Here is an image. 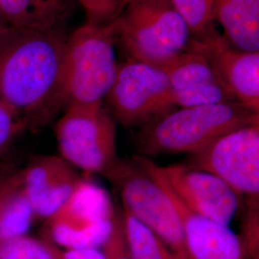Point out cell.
Returning a JSON list of instances; mask_svg holds the SVG:
<instances>
[{
  "label": "cell",
  "instance_id": "9",
  "mask_svg": "<svg viewBox=\"0 0 259 259\" xmlns=\"http://www.w3.org/2000/svg\"><path fill=\"white\" fill-rule=\"evenodd\" d=\"M105 99L112 117L123 125L160 116L176 107L165 71L132 59L118 64Z\"/></svg>",
  "mask_w": 259,
  "mask_h": 259
},
{
  "label": "cell",
  "instance_id": "12",
  "mask_svg": "<svg viewBox=\"0 0 259 259\" xmlns=\"http://www.w3.org/2000/svg\"><path fill=\"white\" fill-rule=\"evenodd\" d=\"M168 185L191 210L229 226L237 212L240 199L221 179L188 166H159Z\"/></svg>",
  "mask_w": 259,
  "mask_h": 259
},
{
  "label": "cell",
  "instance_id": "25",
  "mask_svg": "<svg viewBox=\"0 0 259 259\" xmlns=\"http://www.w3.org/2000/svg\"><path fill=\"white\" fill-rule=\"evenodd\" d=\"M9 30V27H7L2 21H0V42L3 39V37H5V35L7 34Z\"/></svg>",
  "mask_w": 259,
  "mask_h": 259
},
{
  "label": "cell",
  "instance_id": "26",
  "mask_svg": "<svg viewBox=\"0 0 259 259\" xmlns=\"http://www.w3.org/2000/svg\"><path fill=\"white\" fill-rule=\"evenodd\" d=\"M10 172H11V171H9V169H5V168L0 167V183L4 180L5 177L9 174Z\"/></svg>",
  "mask_w": 259,
  "mask_h": 259
},
{
  "label": "cell",
  "instance_id": "20",
  "mask_svg": "<svg viewBox=\"0 0 259 259\" xmlns=\"http://www.w3.org/2000/svg\"><path fill=\"white\" fill-rule=\"evenodd\" d=\"M190 30L191 37L199 36L216 25L213 0H170Z\"/></svg>",
  "mask_w": 259,
  "mask_h": 259
},
{
  "label": "cell",
  "instance_id": "15",
  "mask_svg": "<svg viewBox=\"0 0 259 259\" xmlns=\"http://www.w3.org/2000/svg\"><path fill=\"white\" fill-rule=\"evenodd\" d=\"M213 11L232 47L259 52V0H213Z\"/></svg>",
  "mask_w": 259,
  "mask_h": 259
},
{
  "label": "cell",
  "instance_id": "2",
  "mask_svg": "<svg viewBox=\"0 0 259 259\" xmlns=\"http://www.w3.org/2000/svg\"><path fill=\"white\" fill-rule=\"evenodd\" d=\"M255 123L259 111L236 101L180 108L160 115L143 131L139 149L148 155H190L227 133Z\"/></svg>",
  "mask_w": 259,
  "mask_h": 259
},
{
  "label": "cell",
  "instance_id": "5",
  "mask_svg": "<svg viewBox=\"0 0 259 259\" xmlns=\"http://www.w3.org/2000/svg\"><path fill=\"white\" fill-rule=\"evenodd\" d=\"M55 136L61 157L88 174L106 177L119 159L116 122L102 104L67 105Z\"/></svg>",
  "mask_w": 259,
  "mask_h": 259
},
{
  "label": "cell",
  "instance_id": "21",
  "mask_svg": "<svg viewBox=\"0 0 259 259\" xmlns=\"http://www.w3.org/2000/svg\"><path fill=\"white\" fill-rule=\"evenodd\" d=\"M102 251L104 259H133L126 242L121 209L115 211L111 234L103 245Z\"/></svg>",
  "mask_w": 259,
  "mask_h": 259
},
{
  "label": "cell",
  "instance_id": "13",
  "mask_svg": "<svg viewBox=\"0 0 259 259\" xmlns=\"http://www.w3.org/2000/svg\"><path fill=\"white\" fill-rule=\"evenodd\" d=\"M161 68L166 73L176 107L235 101L230 90L202 55L185 50Z\"/></svg>",
  "mask_w": 259,
  "mask_h": 259
},
{
  "label": "cell",
  "instance_id": "1",
  "mask_svg": "<svg viewBox=\"0 0 259 259\" xmlns=\"http://www.w3.org/2000/svg\"><path fill=\"white\" fill-rule=\"evenodd\" d=\"M66 38L60 30L9 28L0 42V101L19 115L65 105Z\"/></svg>",
  "mask_w": 259,
  "mask_h": 259
},
{
  "label": "cell",
  "instance_id": "24",
  "mask_svg": "<svg viewBox=\"0 0 259 259\" xmlns=\"http://www.w3.org/2000/svg\"><path fill=\"white\" fill-rule=\"evenodd\" d=\"M60 259H104L100 249H66L61 250Z\"/></svg>",
  "mask_w": 259,
  "mask_h": 259
},
{
  "label": "cell",
  "instance_id": "8",
  "mask_svg": "<svg viewBox=\"0 0 259 259\" xmlns=\"http://www.w3.org/2000/svg\"><path fill=\"white\" fill-rule=\"evenodd\" d=\"M185 164L218 177L240 201H259V123L223 135Z\"/></svg>",
  "mask_w": 259,
  "mask_h": 259
},
{
  "label": "cell",
  "instance_id": "22",
  "mask_svg": "<svg viewBox=\"0 0 259 259\" xmlns=\"http://www.w3.org/2000/svg\"><path fill=\"white\" fill-rule=\"evenodd\" d=\"M22 128L23 122L19 113L0 101V156L8 149Z\"/></svg>",
  "mask_w": 259,
  "mask_h": 259
},
{
  "label": "cell",
  "instance_id": "27",
  "mask_svg": "<svg viewBox=\"0 0 259 259\" xmlns=\"http://www.w3.org/2000/svg\"><path fill=\"white\" fill-rule=\"evenodd\" d=\"M130 0H123V4H122V7H123V9H124V7H125V5L129 2ZM122 9V10H123Z\"/></svg>",
  "mask_w": 259,
  "mask_h": 259
},
{
  "label": "cell",
  "instance_id": "19",
  "mask_svg": "<svg viewBox=\"0 0 259 259\" xmlns=\"http://www.w3.org/2000/svg\"><path fill=\"white\" fill-rule=\"evenodd\" d=\"M61 249L52 242L27 234L0 242V259H60Z\"/></svg>",
  "mask_w": 259,
  "mask_h": 259
},
{
  "label": "cell",
  "instance_id": "17",
  "mask_svg": "<svg viewBox=\"0 0 259 259\" xmlns=\"http://www.w3.org/2000/svg\"><path fill=\"white\" fill-rule=\"evenodd\" d=\"M35 218L21 171L10 172L0 183V242L27 234Z\"/></svg>",
  "mask_w": 259,
  "mask_h": 259
},
{
  "label": "cell",
  "instance_id": "6",
  "mask_svg": "<svg viewBox=\"0 0 259 259\" xmlns=\"http://www.w3.org/2000/svg\"><path fill=\"white\" fill-rule=\"evenodd\" d=\"M116 185L123 206L145 225L179 259H189L176 208L163 187L135 157L118 159L105 177Z\"/></svg>",
  "mask_w": 259,
  "mask_h": 259
},
{
  "label": "cell",
  "instance_id": "16",
  "mask_svg": "<svg viewBox=\"0 0 259 259\" xmlns=\"http://www.w3.org/2000/svg\"><path fill=\"white\" fill-rule=\"evenodd\" d=\"M69 0H0V19L12 29L60 30Z\"/></svg>",
  "mask_w": 259,
  "mask_h": 259
},
{
  "label": "cell",
  "instance_id": "7",
  "mask_svg": "<svg viewBox=\"0 0 259 259\" xmlns=\"http://www.w3.org/2000/svg\"><path fill=\"white\" fill-rule=\"evenodd\" d=\"M115 211L103 187L81 179L68 200L47 219L50 242L65 249H101Z\"/></svg>",
  "mask_w": 259,
  "mask_h": 259
},
{
  "label": "cell",
  "instance_id": "11",
  "mask_svg": "<svg viewBox=\"0 0 259 259\" xmlns=\"http://www.w3.org/2000/svg\"><path fill=\"white\" fill-rule=\"evenodd\" d=\"M186 50L204 57L235 101L259 111V52H246L232 47L216 25L190 37Z\"/></svg>",
  "mask_w": 259,
  "mask_h": 259
},
{
  "label": "cell",
  "instance_id": "4",
  "mask_svg": "<svg viewBox=\"0 0 259 259\" xmlns=\"http://www.w3.org/2000/svg\"><path fill=\"white\" fill-rule=\"evenodd\" d=\"M114 21L84 24L66 38L63 100L65 106L102 104L114 81L118 64Z\"/></svg>",
  "mask_w": 259,
  "mask_h": 259
},
{
  "label": "cell",
  "instance_id": "10",
  "mask_svg": "<svg viewBox=\"0 0 259 259\" xmlns=\"http://www.w3.org/2000/svg\"><path fill=\"white\" fill-rule=\"evenodd\" d=\"M137 161L163 187L180 217L189 259H250L244 243L229 226L215 222L191 210L168 185L159 165L147 157Z\"/></svg>",
  "mask_w": 259,
  "mask_h": 259
},
{
  "label": "cell",
  "instance_id": "18",
  "mask_svg": "<svg viewBox=\"0 0 259 259\" xmlns=\"http://www.w3.org/2000/svg\"><path fill=\"white\" fill-rule=\"evenodd\" d=\"M123 227L133 259H179L145 225L123 206Z\"/></svg>",
  "mask_w": 259,
  "mask_h": 259
},
{
  "label": "cell",
  "instance_id": "23",
  "mask_svg": "<svg viewBox=\"0 0 259 259\" xmlns=\"http://www.w3.org/2000/svg\"><path fill=\"white\" fill-rule=\"evenodd\" d=\"M84 10L87 24L107 25L113 21L109 0H76Z\"/></svg>",
  "mask_w": 259,
  "mask_h": 259
},
{
  "label": "cell",
  "instance_id": "14",
  "mask_svg": "<svg viewBox=\"0 0 259 259\" xmlns=\"http://www.w3.org/2000/svg\"><path fill=\"white\" fill-rule=\"evenodd\" d=\"M35 217L47 219L61 208L82 179L62 157L33 158L21 171Z\"/></svg>",
  "mask_w": 259,
  "mask_h": 259
},
{
  "label": "cell",
  "instance_id": "28",
  "mask_svg": "<svg viewBox=\"0 0 259 259\" xmlns=\"http://www.w3.org/2000/svg\"><path fill=\"white\" fill-rule=\"evenodd\" d=\"M0 21H2V20H1V19H0ZM2 22H3V21H2Z\"/></svg>",
  "mask_w": 259,
  "mask_h": 259
},
{
  "label": "cell",
  "instance_id": "3",
  "mask_svg": "<svg viewBox=\"0 0 259 259\" xmlns=\"http://www.w3.org/2000/svg\"><path fill=\"white\" fill-rule=\"evenodd\" d=\"M113 21L129 59L160 68L185 51L191 37L170 0H130Z\"/></svg>",
  "mask_w": 259,
  "mask_h": 259
}]
</instances>
